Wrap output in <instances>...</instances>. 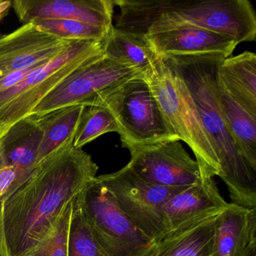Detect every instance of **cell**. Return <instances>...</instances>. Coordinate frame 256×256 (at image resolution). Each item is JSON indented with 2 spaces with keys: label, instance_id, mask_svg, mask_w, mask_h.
Listing matches in <instances>:
<instances>
[{
  "label": "cell",
  "instance_id": "7",
  "mask_svg": "<svg viewBox=\"0 0 256 256\" xmlns=\"http://www.w3.org/2000/svg\"><path fill=\"white\" fill-rule=\"evenodd\" d=\"M97 178L130 221L152 242L163 232L164 204L188 187H164L150 184L138 176L128 166Z\"/></svg>",
  "mask_w": 256,
  "mask_h": 256
},
{
  "label": "cell",
  "instance_id": "24",
  "mask_svg": "<svg viewBox=\"0 0 256 256\" xmlns=\"http://www.w3.org/2000/svg\"><path fill=\"white\" fill-rule=\"evenodd\" d=\"M78 198L70 228L68 256H110L92 235L78 203Z\"/></svg>",
  "mask_w": 256,
  "mask_h": 256
},
{
  "label": "cell",
  "instance_id": "25",
  "mask_svg": "<svg viewBox=\"0 0 256 256\" xmlns=\"http://www.w3.org/2000/svg\"><path fill=\"white\" fill-rule=\"evenodd\" d=\"M24 180L17 168L0 164V200L12 192Z\"/></svg>",
  "mask_w": 256,
  "mask_h": 256
},
{
  "label": "cell",
  "instance_id": "9",
  "mask_svg": "<svg viewBox=\"0 0 256 256\" xmlns=\"http://www.w3.org/2000/svg\"><path fill=\"white\" fill-rule=\"evenodd\" d=\"M127 166L146 182L164 187L190 186L200 178L198 164L181 144L170 140L130 150Z\"/></svg>",
  "mask_w": 256,
  "mask_h": 256
},
{
  "label": "cell",
  "instance_id": "1",
  "mask_svg": "<svg viewBox=\"0 0 256 256\" xmlns=\"http://www.w3.org/2000/svg\"><path fill=\"white\" fill-rule=\"evenodd\" d=\"M74 136L36 166L29 176L2 199L11 256L34 248L56 224L68 204L96 178L90 155L73 145Z\"/></svg>",
  "mask_w": 256,
  "mask_h": 256
},
{
  "label": "cell",
  "instance_id": "11",
  "mask_svg": "<svg viewBox=\"0 0 256 256\" xmlns=\"http://www.w3.org/2000/svg\"><path fill=\"white\" fill-rule=\"evenodd\" d=\"M143 36L148 38L158 58L221 55L228 58L238 44L232 37L190 26L154 28Z\"/></svg>",
  "mask_w": 256,
  "mask_h": 256
},
{
  "label": "cell",
  "instance_id": "2",
  "mask_svg": "<svg viewBox=\"0 0 256 256\" xmlns=\"http://www.w3.org/2000/svg\"><path fill=\"white\" fill-rule=\"evenodd\" d=\"M184 82L220 161V178L232 203L256 208V172L240 155L222 116L217 100V70L221 55L160 58Z\"/></svg>",
  "mask_w": 256,
  "mask_h": 256
},
{
  "label": "cell",
  "instance_id": "15",
  "mask_svg": "<svg viewBox=\"0 0 256 256\" xmlns=\"http://www.w3.org/2000/svg\"><path fill=\"white\" fill-rule=\"evenodd\" d=\"M256 242V208L233 203L218 216L211 256H242Z\"/></svg>",
  "mask_w": 256,
  "mask_h": 256
},
{
  "label": "cell",
  "instance_id": "8",
  "mask_svg": "<svg viewBox=\"0 0 256 256\" xmlns=\"http://www.w3.org/2000/svg\"><path fill=\"white\" fill-rule=\"evenodd\" d=\"M144 72L103 55L70 74L34 108L30 115L40 116L74 104L90 106L100 96Z\"/></svg>",
  "mask_w": 256,
  "mask_h": 256
},
{
  "label": "cell",
  "instance_id": "13",
  "mask_svg": "<svg viewBox=\"0 0 256 256\" xmlns=\"http://www.w3.org/2000/svg\"><path fill=\"white\" fill-rule=\"evenodd\" d=\"M228 205L214 180L200 176L196 184L184 188L164 204L163 232L155 241L193 220L218 215Z\"/></svg>",
  "mask_w": 256,
  "mask_h": 256
},
{
  "label": "cell",
  "instance_id": "12",
  "mask_svg": "<svg viewBox=\"0 0 256 256\" xmlns=\"http://www.w3.org/2000/svg\"><path fill=\"white\" fill-rule=\"evenodd\" d=\"M12 6L24 24L34 20H72L110 29L114 0H14Z\"/></svg>",
  "mask_w": 256,
  "mask_h": 256
},
{
  "label": "cell",
  "instance_id": "6",
  "mask_svg": "<svg viewBox=\"0 0 256 256\" xmlns=\"http://www.w3.org/2000/svg\"><path fill=\"white\" fill-rule=\"evenodd\" d=\"M78 203L94 238L110 256H143L152 245L97 176L78 196Z\"/></svg>",
  "mask_w": 256,
  "mask_h": 256
},
{
  "label": "cell",
  "instance_id": "4",
  "mask_svg": "<svg viewBox=\"0 0 256 256\" xmlns=\"http://www.w3.org/2000/svg\"><path fill=\"white\" fill-rule=\"evenodd\" d=\"M144 78L168 122L192 150L200 176H220L216 152L184 82L160 58L145 70Z\"/></svg>",
  "mask_w": 256,
  "mask_h": 256
},
{
  "label": "cell",
  "instance_id": "3",
  "mask_svg": "<svg viewBox=\"0 0 256 256\" xmlns=\"http://www.w3.org/2000/svg\"><path fill=\"white\" fill-rule=\"evenodd\" d=\"M115 28L144 35L154 28L190 26L218 32L238 44L256 38V12L248 0H114Z\"/></svg>",
  "mask_w": 256,
  "mask_h": 256
},
{
  "label": "cell",
  "instance_id": "29",
  "mask_svg": "<svg viewBox=\"0 0 256 256\" xmlns=\"http://www.w3.org/2000/svg\"><path fill=\"white\" fill-rule=\"evenodd\" d=\"M1 1H2V0H0V2H1Z\"/></svg>",
  "mask_w": 256,
  "mask_h": 256
},
{
  "label": "cell",
  "instance_id": "18",
  "mask_svg": "<svg viewBox=\"0 0 256 256\" xmlns=\"http://www.w3.org/2000/svg\"><path fill=\"white\" fill-rule=\"evenodd\" d=\"M217 100L222 116L240 155L256 172V118L235 102L218 84Z\"/></svg>",
  "mask_w": 256,
  "mask_h": 256
},
{
  "label": "cell",
  "instance_id": "21",
  "mask_svg": "<svg viewBox=\"0 0 256 256\" xmlns=\"http://www.w3.org/2000/svg\"><path fill=\"white\" fill-rule=\"evenodd\" d=\"M109 132L120 133L112 114L102 106H86L79 120L73 145L74 148H82Z\"/></svg>",
  "mask_w": 256,
  "mask_h": 256
},
{
  "label": "cell",
  "instance_id": "27",
  "mask_svg": "<svg viewBox=\"0 0 256 256\" xmlns=\"http://www.w3.org/2000/svg\"><path fill=\"white\" fill-rule=\"evenodd\" d=\"M12 6V1L2 0L0 2V20L8 14Z\"/></svg>",
  "mask_w": 256,
  "mask_h": 256
},
{
  "label": "cell",
  "instance_id": "26",
  "mask_svg": "<svg viewBox=\"0 0 256 256\" xmlns=\"http://www.w3.org/2000/svg\"><path fill=\"white\" fill-rule=\"evenodd\" d=\"M2 200H0V256H11L4 228Z\"/></svg>",
  "mask_w": 256,
  "mask_h": 256
},
{
  "label": "cell",
  "instance_id": "14",
  "mask_svg": "<svg viewBox=\"0 0 256 256\" xmlns=\"http://www.w3.org/2000/svg\"><path fill=\"white\" fill-rule=\"evenodd\" d=\"M220 214L182 224L152 242L143 256H211Z\"/></svg>",
  "mask_w": 256,
  "mask_h": 256
},
{
  "label": "cell",
  "instance_id": "5",
  "mask_svg": "<svg viewBox=\"0 0 256 256\" xmlns=\"http://www.w3.org/2000/svg\"><path fill=\"white\" fill-rule=\"evenodd\" d=\"M102 106L115 118L122 146L180 140L164 118L144 73L100 96L90 106Z\"/></svg>",
  "mask_w": 256,
  "mask_h": 256
},
{
  "label": "cell",
  "instance_id": "28",
  "mask_svg": "<svg viewBox=\"0 0 256 256\" xmlns=\"http://www.w3.org/2000/svg\"><path fill=\"white\" fill-rule=\"evenodd\" d=\"M242 256H256V242L252 244Z\"/></svg>",
  "mask_w": 256,
  "mask_h": 256
},
{
  "label": "cell",
  "instance_id": "16",
  "mask_svg": "<svg viewBox=\"0 0 256 256\" xmlns=\"http://www.w3.org/2000/svg\"><path fill=\"white\" fill-rule=\"evenodd\" d=\"M42 136L36 115L16 122L0 138V164L13 166L26 180L35 168Z\"/></svg>",
  "mask_w": 256,
  "mask_h": 256
},
{
  "label": "cell",
  "instance_id": "19",
  "mask_svg": "<svg viewBox=\"0 0 256 256\" xmlns=\"http://www.w3.org/2000/svg\"><path fill=\"white\" fill-rule=\"evenodd\" d=\"M103 54L115 62L145 71L158 56L145 36L112 26L102 41Z\"/></svg>",
  "mask_w": 256,
  "mask_h": 256
},
{
  "label": "cell",
  "instance_id": "20",
  "mask_svg": "<svg viewBox=\"0 0 256 256\" xmlns=\"http://www.w3.org/2000/svg\"><path fill=\"white\" fill-rule=\"evenodd\" d=\"M85 107L83 104H74L46 114L36 115L42 133L36 166L76 134Z\"/></svg>",
  "mask_w": 256,
  "mask_h": 256
},
{
  "label": "cell",
  "instance_id": "23",
  "mask_svg": "<svg viewBox=\"0 0 256 256\" xmlns=\"http://www.w3.org/2000/svg\"><path fill=\"white\" fill-rule=\"evenodd\" d=\"M31 23L48 34L72 41H103L110 30L72 20H34Z\"/></svg>",
  "mask_w": 256,
  "mask_h": 256
},
{
  "label": "cell",
  "instance_id": "17",
  "mask_svg": "<svg viewBox=\"0 0 256 256\" xmlns=\"http://www.w3.org/2000/svg\"><path fill=\"white\" fill-rule=\"evenodd\" d=\"M217 84L235 102L256 118V55L245 52L222 60Z\"/></svg>",
  "mask_w": 256,
  "mask_h": 256
},
{
  "label": "cell",
  "instance_id": "22",
  "mask_svg": "<svg viewBox=\"0 0 256 256\" xmlns=\"http://www.w3.org/2000/svg\"><path fill=\"white\" fill-rule=\"evenodd\" d=\"M76 199L68 204L54 228L22 256H68L70 228Z\"/></svg>",
  "mask_w": 256,
  "mask_h": 256
},
{
  "label": "cell",
  "instance_id": "10",
  "mask_svg": "<svg viewBox=\"0 0 256 256\" xmlns=\"http://www.w3.org/2000/svg\"><path fill=\"white\" fill-rule=\"evenodd\" d=\"M76 42L48 34L31 22L24 24L14 32L0 37V77L46 64Z\"/></svg>",
  "mask_w": 256,
  "mask_h": 256
}]
</instances>
